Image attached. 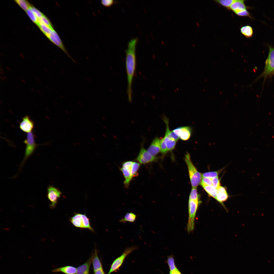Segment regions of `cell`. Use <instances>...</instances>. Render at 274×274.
<instances>
[{
	"mask_svg": "<svg viewBox=\"0 0 274 274\" xmlns=\"http://www.w3.org/2000/svg\"><path fill=\"white\" fill-rule=\"evenodd\" d=\"M138 39L135 38L131 40L128 42L126 50V67L127 73L128 99L130 102L132 99V85L135 73L136 59V46Z\"/></svg>",
	"mask_w": 274,
	"mask_h": 274,
	"instance_id": "1",
	"label": "cell"
},
{
	"mask_svg": "<svg viewBox=\"0 0 274 274\" xmlns=\"http://www.w3.org/2000/svg\"><path fill=\"white\" fill-rule=\"evenodd\" d=\"M185 160L187 166L192 188H197L201 184L202 178L201 174L197 171L193 165L190 155L188 152L185 155Z\"/></svg>",
	"mask_w": 274,
	"mask_h": 274,
	"instance_id": "2",
	"label": "cell"
},
{
	"mask_svg": "<svg viewBox=\"0 0 274 274\" xmlns=\"http://www.w3.org/2000/svg\"><path fill=\"white\" fill-rule=\"evenodd\" d=\"M24 143L26 145L24 156L21 162L19 171L21 170L25 162L34 152L38 145L35 142L34 135L32 132L27 133Z\"/></svg>",
	"mask_w": 274,
	"mask_h": 274,
	"instance_id": "3",
	"label": "cell"
},
{
	"mask_svg": "<svg viewBox=\"0 0 274 274\" xmlns=\"http://www.w3.org/2000/svg\"><path fill=\"white\" fill-rule=\"evenodd\" d=\"M62 194V192L58 189L52 185L48 186L47 188L46 195L50 202L49 206L51 209L54 208L56 207L58 199Z\"/></svg>",
	"mask_w": 274,
	"mask_h": 274,
	"instance_id": "4",
	"label": "cell"
},
{
	"mask_svg": "<svg viewBox=\"0 0 274 274\" xmlns=\"http://www.w3.org/2000/svg\"><path fill=\"white\" fill-rule=\"evenodd\" d=\"M199 203V201L189 200V219L187 226V230L189 233L192 231L194 229L195 215Z\"/></svg>",
	"mask_w": 274,
	"mask_h": 274,
	"instance_id": "5",
	"label": "cell"
},
{
	"mask_svg": "<svg viewBox=\"0 0 274 274\" xmlns=\"http://www.w3.org/2000/svg\"><path fill=\"white\" fill-rule=\"evenodd\" d=\"M137 248L138 247L135 246L126 248L122 255L113 262L107 274H110L119 268L122 264L126 257Z\"/></svg>",
	"mask_w": 274,
	"mask_h": 274,
	"instance_id": "6",
	"label": "cell"
},
{
	"mask_svg": "<svg viewBox=\"0 0 274 274\" xmlns=\"http://www.w3.org/2000/svg\"><path fill=\"white\" fill-rule=\"evenodd\" d=\"M158 159L157 157L153 156L142 146L136 160L141 164H145L156 161Z\"/></svg>",
	"mask_w": 274,
	"mask_h": 274,
	"instance_id": "7",
	"label": "cell"
},
{
	"mask_svg": "<svg viewBox=\"0 0 274 274\" xmlns=\"http://www.w3.org/2000/svg\"><path fill=\"white\" fill-rule=\"evenodd\" d=\"M133 162L131 161L124 162L122 164V167L120 168L125 178L124 184L126 188H128L130 183L133 178L131 173V168Z\"/></svg>",
	"mask_w": 274,
	"mask_h": 274,
	"instance_id": "8",
	"label": "cell"
},
{
	"mask_svg": "<svg viewBox=\"0 0 274 274\" xmlns=\"http://www.w3.org/2000/svg\"><path fill=\"white\" fill-rule=\"evenodd\" d=\"M47 37L52 42L60 48L68 57L74 62L73 59L68 54L60 37L54 29L52 30L50 34Z\"/></svg>",
	"mask_w": 274,
	"mask_h": 274,
	"instance_id": "9",
	"label": "cell"
},
{
	"mask_svg": "<svg viewBox=\"0 0 274 274\" xmlns=\"http://www.w3.org/2000/svg\"><path fill=\"white\" fill-rule=\"evenodd\" d=\"M274 71V48L270 47L268 58L266 61V66L264 75H267Z\"/></svg>",
	"mask_w": 274,
	"mask_h": 274,
	"instance_id": "10",
	"label": "cell"
},
{
	"mask_svg": "<svg viewBox=\"0 0 274 274\" xmlns=\"http://www.w3.org/2000/svg\"><path fill=\"white\" fill-rule=\"evenodd\" d=\"M173 131L183 141H186L189 139L191 134V129L189 126L179 127L175 129Z\"/></svg>",
	"mask_w": 274,
	"mask_h": 274,
	"instance_id": "11",
	"label": "cell"
},
{
	"mask_svg": "<svg viewBox=\"0 0 274 274\" xmlns=\"http://www.w3.org/2000/svg\"><path fill=\"white\" fill-rule=\"evenodd\" d=\"M33 122L28 116L24 117L19 124L20 129L23 131L27 133L31 132L34 127Z\"/></svg>",
	"mask_w": 274,
	"mask_h": 274,
	"instance_id": "12",
	"label": "cell"
},
{
	"mask_svg": "<svg viewBox=\"0 0 274 274\" xmlns=\"http://www.w3.org/2000/svg\"><path fill=\"white\" fill-rule=\"evenodd\" d=\"M160 139L156 137L152 140L147 150L152 155L156 156L160 151Z\"/></svg>",
	"mask_w": 274,
	"mask_h": 274,
	"instance_id": "13",
	"label": "cell"
},
{
	"mask_svg": "<svg viewBox=\"0 0 274 274\" xmlns=\"http://www.w3.org/2000/svg\"><path fill=\"white\" fill-rule=\"evenodd\" d=\"M244 0H235L230 6L229 10L235 13L246 9L247 7L245 3Z\"/></svg>",
	"mask_w": 274,
	"mask_h": 274,
	"instance_id": "14",
	"label": "cell"
},
{
	"mask_svg": "<svg viewBox=\"0 0 274 274\" xmlns=\"http://www.w3.org/2000/svg\"><path fill=\"white\" fill-rule=\"evenodd\" d=\"M228 197V196L225 188L220 186L217 189L216 199L224 206L223 202L227 199Z\"/></svg>",
	"mask_w": 274,
	"mask_h": 274,
	"instance_id": "15",
	"label": "cell"
},
{
	"mask_svg": "<svg viewBox=\"0 0 274 274\" xmlns=\"http://www.w3.org/2000/svg\"><path fill=\"white\" fill-rule=\"evenodd\" d=\"M92 262L91 256L85 263L77 268L76 274H89L90 267Z\"/></svg>",
	"mask_w": 274,
	"mask_h": 274,
	"instance_id": "16",
	"label": "cell"
},
{
	"mask_svg": "<svg viewBox=\"0 0 274 274\" xmlns=\"http://www.w3.org/2000/svg\"><path fill=\"white\" fill-rule=\"evenodd\" d=\"M77 268L71 266H66L54 268L52 271L53 272H62L65 274H75Z\"/></svg>",
	"mask_w": 274,
	"mask_h": 274,
	"instance_id": "17",
	"label": "cell"
},
{
	"mask_svg": "<svg viewBox=\"0 0 274 274\" xmlns=\"http://www.w3.org/2000/svg\"><path fill=\"white\" fill-rule=\"evenodd\" d=\"M70 222L75 227L82 229L81 214L75 212L74 215L69 218Z\"/></svg>",
	"mask_w": 274,
	"mask_h": 274,
	"instance_id": "18",
	"label": "cell"
},
{
	"mask_svg": "<svg viewBox=\"0 0 274 274\" xmlns=\"http://www.w3.org/2000/svg\"><path fill=\"white\" fill-rule=\"evenodd\" d=\"M91 256L94 272L97 270L102 268L101 263L98 255L97 251L95 248Z\"/></svg>",
	"mask_w": 274,
	"mask_h": 274,
	"instance_id": "19",
	"label": "cell"
},
{
	"mask_svg": "<svg viewBox=\"0 0 274 274\" xmlns=\"http://www.w3.org/2000/svg\"><path fill=\"white\" fill-rule=\"evenodd\" d=\"M163 120L166 126V130L165 136L177 141L179 138L176 134L173 131H171L170 130L169 127L168 119L166 117H164L163 118Z\"/></svg>",
	"mask_w": 274,
	"mask_h": 274,
	"instance_id": "20",
	"label": "cell"
},
{
	"mask_svg": "<svg viewBox=\"0 0 274 274\" xmlns=\"http://www.w3.org/2000/svg\"><path fill=\"white\" fill-rule=\"evenodd\" d=\"M82 220V229H87L91 231L94 232V231L91 227L90 219L88 217L85 213L81 214Z\"/></svg>",
	"mask_w": 274,
	"mask_h": 274,
	"instance_id": "21",
	"label": "cell"
},
{
	"mask_svg": "<svg viewBox=\"0 0 274 274\" xmlns=\"http://www.w3.org/2000/svg\"><path fill=\"white\" fill-rule=\"evenodd\" d=\"M137 215L132 212L127 213L123 218L120 219L119 221L121 222L125 223L127 222H134L136 220Z\"/></svg>",
	"mask_w": 274,
	"mask_h": 274,
	"instance_id": "22",
	"label": "cell"
},
{
	"mask_svg": "<svg viewBox=\"0 0 274 274\" xmlns=\"http://www.w3.org/2000/svg\"><path fill=\"white\" fill-rule=\"evenodd\" d=\"M241 33L247 38L251 37L253 34V30L252 27L249 26H245L242 27L240 28Z\"/></svg>",
	"mask_w": 274,
	"mask_h": 274,
	"instance_id": "23",
	"label": "cell"
},
{
	"mask_svg": "<svg viewBox=\"0 0 274 274\" xmlns=\"http://www.w3.org/2000/svg\"><path fill=\"white\" fill-rule=\"evenodd\" d=\"M41 31L47 37L50 34L54 29H52L43 23L40 19H38V23L37 25Z\"/></svg>",
	"mask_w": 274,
	"mask_h": 274,
	"instance_id": "24",
	"label": "cell"
},
{
	"mask_svg": "<svg viewBox=\"0 0 274 274\" xmlns=\"http://www.w3.org/2000/svg\"><path fill=\"white\" fill-rule=\"evenodd\" d=\"M202 186L210 196L216 199L217 189L212 185H202Z\"/></svg>",
	"mask_w": 274,
	"mask_h": 274,
	"instance_id": "25",
	"label": "cell"
},
{
	"mask_svg": "<svg viewBox=\"0 0 274 274\" xmlns=\"http://www.w3.org/2000/svg\"><path fill=\"white\" fill-rule=\"evenodd\" d=\"M164 138L168 151L172 150L174 148L177 141L165 136Z\"/></svg>",
	"mask_w": 274,
	"mask_h": 274,
	"instance_id": "26",
	"label": "cell"
},
{
	"mask_svg": "<svg viewBox=\"0 0 274 274\" xmlns=\"http://www.w3.org/2000/svg\"><path fill=\"white\" fill-rule=\"evenodd\" d=\"M234 1V0H214V1L229 10L230 6Z\"/></svg>",
	"mask_w": 274,
	"mask_h": 274,
	"instance_id": "27",
	"label": "cell"
},
{
	"mask_svg": "<svg viewBox=\"0 0 274 274\" xmlns=\"http://www.w3.org/2000/svg\"><path fill=\"white\" fill-rule=\"evenodd\" d=\"M140 166V164L139 163L133 162L131 168V173L133 178L138 176V171Z\"/></svg>",
	"mask_w": 274,
	"mask_h": 274,
	"instance_id": "28",
	"label": "cell"
},
{
	"mask_svg": "<svg viewBox=\"0 0 274 274\" xmlns=\"http://www.w3.org/2000/svg\"><path fill=\"white\" fill-rule=\"evenodd\" d=\"M15 1L24 10L26 11L30 6V5L25 0H16Z\"/></svg>",
	"mask_w": 274,
	"mask_h": 274,
	"instance_id": "29",
	"label": "cell"
},
{
	"mask_svg": "<svg viewBox=\"0 0 274 274\" xmlns=\"http://www.w3.org/2000/svg\"><path fill=\"white\" fill-rule=\"evenodd\" d=\"M220 170L209 172L201 174L202 178H208L212 179L218 177Z\"/></svg>",
	"mask_w": 274,
	"mask_h": 274,
	"instance_id": "30",
	"label": "cell"
},
{
	"mask_svg": "<svg viewBox=\"0 0 274 274\" xmlns=\"http://www.w3.org/2000/svg\"><path fill=\"white\" fill-rule=\"evenodd\" d=\"M189 200L199 201L197 188H192L190 195Z\"/></svg>",
	"mask_w": 274,
	"mask_h": 274,
	"instance_id": "31",
	"label": "cell"
},
{
	"mask_svg": "<svg viewBox=\"0 0 274 274\" xmlns=\"http://www.w3.org/2000/svg\"><path fill=\"white\" fill-rule=\"evenodd\" d=\"M26 13L31 20L37 25L38 23V19L36 17L29 8L26 11Z\"/></svg>",
	"mask_w": 274,
	"mask_h": 274,
	"instance_id": "32",
	"label": "cell"
},
{
	"mask_svg": "<svg viewBox=\"0 0 274 274\" xmlns=\"http://www.w3.org/2000/svg\"><path fill=\"white\" fill-rule=\"evenodd\" d=\"M167 262L171 272H172L177 268L175 265L174 259L173 256H170L167 260Z\"/></svg>",
	"mask_w": 274,
	"mask_h": 274,
	"instance_id": "33",
	"label": "cell"
},
{
	"mask_svg": "<svg viewBox=\"0 0 274 274\" xmlns=\"http://www.w3.org/2000/svg\"><path fill=\"white\" fill-rule=\"evenodd\" d=\"M160 151L163 154L166 153L168 151L164 138L160 139Z\"/></svg>",
	"mask_w": 274,
	"mask_h": 274,
	"instance_id": "34",
	"label": "cell"
},
{
	"mask_svg": "<svg viewBox=\"0 0 274 274\" xmlns=\"http://www.w3.org/2000/svg\"><path fill=\"white\" fill-rule=\"evenodd\" d=\"M44 24L48 26L52 29H54L53 26L49 19L44 15L39 19Z\"/></svg>",
	"mask_w": 274,
	"mask_h": 274,
	"instance_id": "35",
	"label": "cell"
},
{
	"mask_svg": "<svg viewBox=\"0 0 274 274\" xmlns=\"http://www.w3.org/2000/svg\"><path fill=\"white\" fill-rule=\"evenodd\" d=\"M201 184V185H212V179L208 178H202Z\"/></svg>",
	"mask_w": 274,
	"mask_h": 274,
	"instance_id": "36",
	"label": "cell"
},
{
	"mask_svg": "<svg viewBox=\"0 0 274 274\" xmlns=\"http://www.w3.org/2000/svg\"><path fill=\"white\" fill-rule=\"evenodd\" d=\"M30 8L38 19L41 18L44 15L39 10L32 6H30Z\"/></svg>",
	"mask_w": 274,
	"mask_h": 274,
	"instance_id": "37",
	"label": "cell"
},
{
	"mask_svg": "<svg viewBox=\"0 0 274 274\" xmlns=\"http://www.w3.org/2000/svg\"><path fill=\"white\" fill-rule=\"evenodd\" d=\"M212 186L217 189L220 186V183L218 177L214 178L212 179Z\"/></svg>",
	"mask_w": 274,
	"mask_h": 274,
	"instance_id": "38",
	"label": "cell"
},
{
	"mask_svg": "<svg viewBox=\"0 0 274 274\" xmlns=\"http://www.w3.org/2000/svg\"><path fill=\"white\" fill-rule=\"evenodd\" d=\"M101 4L104 6L109 7L111 6L114 3L113 0H102L101 1Z\"/></svg>",
	"mask_w": 274,
	"mask_h": 274,
	"instance_id": "39",
	"label": "cell"
},
{
	"mask_svg": "<svg viewBox=\"0 0 274 274\" xmlns=\"http://www.w3.org/2000/svg\"><path fill=\"white\" fill-rule=\"evenodd\" d=\"M237 15L240 16H248L250 17L249 13L246 9L235 13Z\"/></svg>",
	"mask_w": 274,
	"mask_h": 274,
	"instance_id": "40",
	"label": "cell"
},
{
	"mask_svg": "<svg viewBox=\"0 0 274 274\" xmlns=\"http://www.w3.org/2000/svg\"><path fill=\"white\" fill-rule=\"evenodd\" d=\"M94 273V274H105L102 268L98 269Z\"/></svg>",
	"mask_w": 274,
	"mask_h": 274,
	"instance_id": "41",
	"label": "cell"
},
{
	"mask_svg": "<svg viewBox=\"0 0 274 274\" xmlns=\"http://www.w3.org/2000/svg\"><path fill=\"white\" fill-rule=\"evenodd\" d=\"M173 274H181L180 272L176 268L172 272L170 271Z\"/></svg>",
	"mask_w": 274,
	"mask_h": 274,
	"instance_id": "42",
	"label": "cell"
},
{
	"mask_svg": "<svg viewBox=\"0 0 274 274\" xmlns=\"http://www.w3.org/2000/svg\"><path fill=\"white\" fill-rule=\"evenodd\" d=\"M91 139L93 141H95V139L94 138H92Z\"/></svg>",
	"mask_w": 274,
	"mask_h": 274,
	"instance_id": "43",
	"label": "cell"
},
{
	"mask_svg": "<svg viewBox=\"0 0 274 274\" xmlns=\"http://www.w3.org/2000/svg\"><path fill=\"white\" fill-rule=\"evenodd\" d=\"M161 42V43L162 44L164 45V42L163 41H162Z\"/></svg>",
	"mask_w": 274,
	"mask_h": 274,
	"instance_id": "44",
	"label": "cell"
},
{
	"mask_svg": "<svg viewBox=\"0 0 274 274\" xmlns=\"http://www.w3.org/2000/svg\"><path fill=\"white\" fill-rule=\"evenodd\" d=\"M65 112L67 114H68L69 113V112L67 111H65Z\"/></svg>",
	"mask_w": 274,
	"mask_h": 274,
	"instance_id": "45",
	"label": "cell"
},
{
	"mask_svg": "<svg viewBox=\"0 0 274 274\" xmlns=\"http://www.w3.org/2000/svg\"><path fill=\"white\" fill-rule=\"evenodd\" d=\"M73 145H74V146H76V143H73Z\"/></svg>",
	"mask_w": 274,
	"mask_h": 274,
	"instance_id": "46",
	"label": "cell"
},
{
	"mask_svg": "<svg viewBox=\"0 0 274 274\" xmlns=\"http://www.w3.org/2000/svg\"><path fill=\"white\" fill-rule=\"evenodd\" d=\"M77 144L78 145H80V143H79V142H77Z\"/></svg>",
	"mask_w": 274,
	"mask_h": 274,
	"instance_id": "47",
	"label": "cell"
},
{
	"mask_svg": "<svg viewBox=\"0 0 274 274\" xmlns=\"http://www.w3.org/2000/svg\"><path fill=\"white\" fill-rule=\"evenodd\" d=\"M192 46L194 47H195V45L194 44H192Z\"/></svg>",
	"mask_w": 274,
	"mask_h": 274,
	"instance_id": "48",
	"label": "cell"
},
{
	"mask_svg": "<svg viewBox=\"0 0 274 274\" xmlns=\"http://www.w3.org/2000/svg\"><path fill=\"white\" fill-rule=\"evenodd\" d=\"M22 80V81H23V82L24 83L25 82L23 80Z\"/></svg>",
	"mask_w": 274,
	"mask_h": 274,
	"instance_id": "49",
	"label": "cell"
},
{
	"mask_svg": "<svg viewBox=\"0 0 274 274\" xmlns=\"http://www.w3.org/2000/svg\"><path fill=\"white\" fill-rule=\"evenodd\" d=\"M169 274H173L171 272H170Z\"/></svg>",
	"mask_w": 274,
	"mask_h": 274,
	"instance_id": "50",
	"label": "cell"
},
{
	"mask_svg": "<svg viewBox=\"0 0 274 274\" xmlns=\"http://www.w3.org/2000/svg\"><path fill=\"white\" fill-rule=\"evenodd\" d=\"M159 22V23H160V24H161V22Z\"/></svg>",
	"mask_w": 274,
	"mask_h": 274,
	"instance_id": "51",
	"label": "cell"
}]
</instances>
